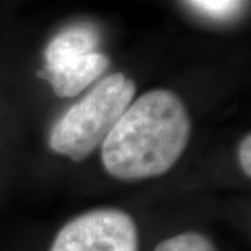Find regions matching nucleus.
I'll use <instances>...</instances> for the list:
<instances>
[{"mask_svg":"<svg viewBox=\"0 0 251 251\" xmlns=\"http://www.w3.org/2000/svg\"><path fill=\"white\" fill-rule=\"evenodd\" d=\"M250 150H251V137L247 135L238 147V160H240V167H242L243 173L250 178L251 176V162H250Z\"/></svg>","mask_w":251,"mask_h":251,"instance_id":"nucleus-7","label":"nucleus"},{"mask_svg":"<svg viewBox=\"0 0 251 251\" xmlns=\"http://www.w3.org/2000/svg\"><path fill=\"white\" fill-rule=\"evenodd\" d=\"M134 95L135 82L124 74L103 78L57 119L49 134V147L74 162H82L104 142Z\"/></svg>","mask_w":251,"mask_h":251,"instance_id":"nucleus-2","label":"nucleus"},{"mask_svg":"<svg viewBox=\"0 0 251 251\" xmlns=\"http://www.w3.org/2000/svg\"><path fill=\"white\" fill-rule=\"evenodd\" d=\"M100 34L88 25L64 29L48 44L46 65L38 72L61 98L83 92L109 69L108 56L98 51Z\"/></svg>","mask_w":251,"mask_h":251,"instance_id":"nucleus-3","label":"nucleus"},{"mask_svg":"<svg viewBox=\"0 0 251 251\" xmlns=\"http://www.w3.org/2000/svg\"><path fill=\"white\" fill-rule=\"evenodd\" d=\"M191 139L186 104L170 90H150L130 103L101 144V162L113 178L140 181L168 173Z\"/></svg>","mask_w":251,"mask_h":251,"instance_id":"nucleus-1","label":"nucleus"},{"mask_svg":"<svg viewBox=\"0 0 251 251\" xmlns=\"http://www.w3.org/2000/svg\"><path fill=\"white\" fill-rule=\"evenodd\" d=\"M49 251H139V230L121 209L87 210L59 230Z\"/></svg>","mask_w":251,"mask_h":251,"instance_id":"nucleus-4","label":"nucleus"},{"mask_svg":"<svg viewBox=\"0 0 251 251\" xmlns=\"http://www.w3.org/2000/svg\"><path fill=\"white\" fill-rule=\"evenodd\" d=\"M155 251H217L215 245L202 233L184 232L162 240Z\"/></svg>","mask_w":251,"mask_h":251,"instance_id":"nucleus-5","label":"nucleus"},{"mask_svg":"<svg viewBox=\"0 0 251 251\" xmlns=\"http://www.w3.org/2000/svg\"><path fill=\"white\" fill-rule=\"evenodd\" d=\"M194 8L212 18H228L237 13L243 0H189Z\"/></svg>","mask_w":251,"mask_h":251,"instance_id":"nucleus-6","label":"nucleus"}]
</instances>
